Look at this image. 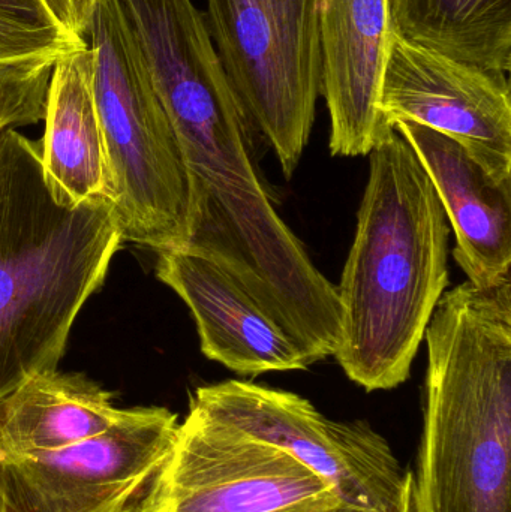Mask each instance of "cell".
I'll use <instances>...</instances> for the list:
<instances>
[{
	"instance_id": "1",
	"label": "cell",
	"mask_w": 511,
	"mask_h": 512,
	"mask_svg": "<svg viewBox=\"0 0 511 512\" xmlns=\"http://www.w3.org/2000/svg\"><path fill=\"white\" fill-rule=\"evenodd\" d=\"M450 225L413 147L395 128L369 153V180L338 289L348 379L398 388L449 285Z\"/></svg>"
},
{
	"instance_id": "2",
	"label": "cell",
	"mask_w": 511,
	"mask_h": 512,
	"mask_svg": "<svg viewBox=\"0 0 511 512\" xmlns=\"http://www.w3.org/2000/svg\"><path fill=\"white\" fill-rule=\"evenodd\" d=\"M405 512H511V279L444 292Z\"/></svg>"
},
{
	"instance_id": "3",
	"label": "cell",
	"mask_w": 511,
	"mask_h": 512,
	"mask_svg": "<svg viewBox=\"0 0 511 512\" xmlns=\"http://www.w3.org/2000/svg\"><path fill=\"white\" fill-rule=\"evenodd\" d=\"M123 243L113 201L59 203L41 143L0 132V399L57 370L78 313Z\"/></svg>"
},
{
	"instance_id": "4",
	"label": "cell",
	"mask_w": 511,
	"mask_h": 512,
	"mask_svg": "<svg viewBox=\"0 0 511 512\" xmlns=\"http://www.w3.org/2000/svg\"><path fill=\"white\" fill-rule=\"evenodd\" d=\"M93 96L123 242L156 252L185 248L188 171L116 0H98L89 33Z\"/></svg>"
},
{
	"instance_id": "5",
	"label": "cell",
	"mask_w": 511,
	"mask_h": 512,
	"mask_svg": "<svg viewBox=\"0 0 511 512\" xmlns=\"http://www.w3.org/2000/svg\"><path fill=\"white\" fill-rule=\"evenodd\" d=\"M204 17L249 120L293 176L321 96L320 0H207Z\"/></svg>"
},
{
	"instance_id": "6",
	"label": "cell",
	"mask_w": 511,
	"mask_h": 512,
	"mask_svg": "<svg viewBox=\"0 0 511 512\" xmlns=\"http://www.w3.org/2000/svg\"><path fill=\"white\" fill-rule=\"evenodd\" d=\"M189 409L290 454L344 507L407 510L410 472L366 421L330 420L299 394L239 379L197 388Z\"/></svg>"
},
{
	"instance_id": "7",
	"label": "cell",
	"mask_w": 511,
	"mask_h": 512,
	"mask_svg": "<svg viewBox=\"0 0 511 512\" xmlns=\"http://www.w3.org/2000/svg\"><path fill=\"white\" fill-rule=\"evenodd\" d=\"M326 481L260 439L189 409L140 512H335Z\"/></svg>"
},
{
	"instance_id": "8",
	"label": "cell",
	"mask_w": 511,
	"mask_h": 512,
	"mask_svg": "<svg viewBox=\"0 0 511 512\" xmlns=\"http://www.w3.org/2000/svg\"><path fill=\"white\" fill-rule=\"evenodd\" d=\"M179 421L170 409L140 406L101 435L62 450L0 459L9 512H140L167 460Z\"/></svg>"
},
{
	"instance_id": "9",
	"label": "cell",
	"mask_w": 511,
	"mask_h": 512,
	"mask_svg": "<svg viewBox=\"0 0 511 512\" xmlns=\"http://www.w3.org/2000/svg\"><path fill=\"white\" fill-rule=\"evenodd\" d=\"M384 128L413 122L461 144L498 182L511 180L506 72L467 65L393 35L380 95Z\"/></svg>"
},
{
	"instance_id": "10",
	"label": "cell",
	"mask_w": 511,
	"mask_h": 512,
	"mask_svg": "<svg viewBox=\"0 0 511 512\" xmlns=\"http://www.w3.org/2000/svg\"><path fill=\"white\" fill-rule=\"evenodd\" d=\"M158 256L156 274L191 310L209 360L240 376L312 366L294 337L218 262L185 248Z\"/></svg>"
},
{
	"instance_id": "11",
	"label": "cell",
	"mask_w": 511,
	"mask_h": 512,
	"mask_svg": "<svg viewBox=\"0 0 511 512\" xmlns=\"http://www.w3.org/2000/svg\"><path fill=\"white\" fill-rule=\"evenodd\" d=\"M393 35L389 0H320L321 96L333 156L369 155L390 131L380 95Z\"/></svg>"
},
{
	"instance_id": "12",
	"label": "cell",
	"mask_w": 511,
	"mask_h": 512,
	"mask_svg": "<svg viewBox=\"0 0 511 512\" xmlns=\"http://www.w3.org/2000/svg\"><path fill=\"white\" fill-rule=\"evenodd\" d=\"M395 131L413 147L456 237L453 256L468 282L492 288L511 279V180L492 179L452 138L413 122Z\"/></svg>"
},
{
	"instance_id": "13",
	"label": "cell",
	"mask_w": 511,
	"mask_h": 512,
	"mask_svg": "<svg viewBox=\"0 0 511 512\" xmlns=\"http://www.w3.org/2000/svg\"><path fill=\"white\" fill-rule=\"evenodd\" d=\"M92 78L89 44L60 56L51 74L42 167L51 192L65 206L114 200Z\"/></svg>"
},
{
	"instance_id": "14",
	"label": "cell",
	"mask_w": 511,
	"mask_h": 512,
	"mask_svg": "<svg viewBox=\"0 0 511 512\" xmlns=\"http://www.w3.org/2000/svg\"><path fill=\"white\" fill-rule=\"evenodd\" d=\"M114 394L83 373L33 376L0 399V459L62 450L101 435L122 418Z\"/></svg>"
},
{
	"instance_id": "15",
	"label": "cell",
	"mask_w": 511,
	"mask_h": 512,
	"mask_svg": "<svg viewBox=\"0 0 511 512\" xmlns=\"http://www.w3.org/2000/svg\"><path fill=\"white\" fill-rule=\"evenodd\" d=\"M393 30L447 59L511 69V0H389Z\"/></svg>"
},
{
	"instance_id": "16",
	"label": "cell",
	"mask_w": 511,
	"mask_h": 512,
	"mask_svg": "<svg viewBox=\"0 0 511 512\" xmlns=\"http://www.w3.org/2000/svg\"><path fill=\"white\" fill-rule=\"evenodd\" d=\"M87 45L66 32L42 0H0V63L51 57Z\"/></svg>"
},
{
	"instance_id": "17",
	"label": "cell",
	"mask_w": 511,
	"mask_h": 512,
	"mask_svg": "<svg viewBox=\"0 0 511 512\" xmlns=\"http://www.w3.org/2000/svg\"><path fill=\"white\" fill-rule=\"evenodd\" d=\"M56 60L39 57L0 63V132L44 122Z\"/></svg>"
},
{
	"instance_id": "18",
	"label": "cell",
	"mask_w": 511,
	"mask_h": 512,
	"mask_svg": "<svg viewBox=\"0 0 511 512\" xmlns=\"http://www.w3.org/2000/svg\"><path fill=\"white\" fill-rule=\"evenodd\" d=\"M54 20L72 36L83 38L89 33L98 0H42Z\"/></svg>"
},
{
	"instance_id": "19",
	"label": "cell",
	"mask_w": 511,
	"mask_h": 512,
	"mask_svg": "<svg viewBox=\"0 0 511 512\" xmlns=\"http://www.w3.org/2000/svg\"><path fill=\"white\" fill-rule=\"evenodd\" d=\"M0 512H9L6 507L5 496H3L2 490H0Z\"/></svg>"
},
{
	"instance_id": "20",
	"label": "cell",
	"mask_w": 511,
	"mask_h": 512,
	"mask_svg": "<svg viewBox=\"0 0 511 512\" xmlns=\"http://www.w3.org/2000/svg\"><path fill=\"white\" fill-rule=\"evenodd\" d=\"M335 512H363V511L354 510V508H348V507H344V505H342V507L339 508V510H336Z\"/></svg>"
}]
</instances>
